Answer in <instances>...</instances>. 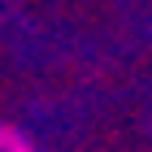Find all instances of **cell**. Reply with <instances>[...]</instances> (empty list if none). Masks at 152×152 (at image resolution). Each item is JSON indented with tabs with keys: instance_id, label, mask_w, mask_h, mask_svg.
Listing matches in <instances>:
<instances>
[{
	"instance_id": "cell-1",
	"label": "cell",
	"mask_w": 152,
	"mask_h": 152,
	"mask_svg": "<svg viewBox=\"0 0 152 152\" xmlns=\"http://www.w3.org/2000/svg\"><path fill=\"white\" fill-rule=\"evenodd\" d=\"M0 152H35V148L18 126H0Z\"/></svg>"
}]
</instances>
